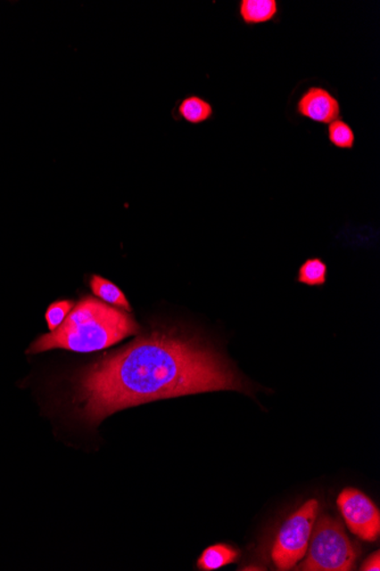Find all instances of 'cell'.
<instances>
[{"instance_id":"9","label":"cell","mask_w":380,"mask_h":571,"mask_svg":"<svg viewBox=\"0 0 380 571\" xmlns=\"http://www.w3.org/2000/svg\"><path fill=\"white\" fill-rule=\"evenodd\" d=\"M239 558L238 550L228 544H216L206 549L197 561L201 570L211 571L234 564Z\"/></svg>"},{"instance_id":"13","label":"cell","mask_w":380,"mask_h":571,"mask_svg":"<svg viewBox=\"0 0 380 571\" xmlns=\"http://www.w3.org/2000/svg\"><path fill=\"white\" fill-rule=\"evenodd\" d=\"M74 303L72 302H69V300H62V302H53L51 306L48 307L46 311L47 326L49 331L56 330L57 327L61 326L62 323L64 322V319L68 318L70 311L73 310Z\"/></svg>"},{"instance_id":"8","label":"cell","mask_w":380,"mask_h":571,"mask_svg":"<svg viewBox=\"0 0 380 571\" xmlns=\"http://www.w3.org/2000/svg\"><path fill=\"white\" fill-rule=\"evenodd\" d=\"M276 0H242L238 5L239 18L247 26H258L271 22L278 15Z\"/></svg>"},{"instance_id":"12","label":"cell","mask_w":380,"mask_h":571,"mask_svg":"<svg viewBox=\"0 0 380 571\" xmlns=\"http://www.w3.org/2000/svg\"><path fill=\"white\" fill-rule=\"evenodd\" d=\"M330 144L337 149L352 150L355 145V134L352 127L341 118L330 122L327 128Z\"/></svg>"},{"instance_id":"14","label":"cell","mask_w":380,"mask_h":571,"mask_svg":"<svg viewBox=\"0 0 380 571\" xmlns=\"http://www.w3.org/2000/svg\"><path fill=\"white\" fill-rule=\"evenodd\" d=\"M361 570L363 571H379L380 570V553L379 551L375 554H371L369 558L367 559L366 562H363L361 566Z\"/></svg>"},{"instance_id":"10","label":"cell","mask_w":380,"mask_h":571,"mask_svg":"<svg viewBox=\"0 0 380 571\" xmlns=\"http://www.w3.org/2000/svg\"><path fill=\"white\" fill-rule=\"evenodd\" d=\"M90 286H92L93 293L98 298H101L103 302L109 303V305L122 308L127 311H131L130 303L128 302L125 294L113 283L98 277V275H94L92 281H90Z\"/></svg>"},{"instance_id":"11","label":"cell","mask_w":380,"mask_h":571,"mask_svg":"<svg viewBox=\"0 0 380 571\" xmlns=\"http://www.w3.org/2000/svg\"><path fill=\"white\" fill-rule=\"evenodd\" d=\"M297 281L310 286H321L327 281V265L320 258L308 259L300 267Z\"/></svg>"},{"instance_id":"7","label":"cell","mask_w":380,"mask_h":571,"mask_svg":"<svg viewBox=\"0 0 380 571\" xmlns=\"http://www.w3.org/2000/svg\"><path fill=\"white\" fill-rule=\"evenodd\" d=\"M214 116V109L204 97L189 94L177 102L172 110V117L177 121H184L188 125L198 126L208 122Z\"/></svg>"},{"instance_id":"2","label":"cell","mask_w":380,"mask_h":571,"mask_svg":"<svg viewBox=\"0 0 380 571\" xmlns=\"http://www.w3.org/2000/svg\"><path fill=\"white\" fill-rule=\"evenodd\" d=\"M138 332L139 326L129 314L87 297L73 307L56 330L33 341L27 354H40L53 349L93 352L113 346Z\"/></svg>"},{"instance_id":"3","label":"cell","mask_w":380,"mask_h":571,"mask_svg":"<svg viewBox=\"0 0 380 571\" xmlns=\"http://www.w3.org/2000/svg\"><path fill=\"white\" fill-rule=\"evenodd\" d=\"M308 556L299 569L305 571L352 570L357 552L340 521L322 516L316 521Z\"/></svg>"},{"instance_id":"1","label":"cell","mask_w":380,"mask_h":571,"mask_svg":"<svg viewBox=\"0 0 380 571\" xmlns=\"http://www.w3.org/2000/svg\"><path fill=\"white\" fill-rule=\"evenodd\" d=\"M239 390L220 356L175 330H154L86 368L77 379L81 417L101 422L118 410L187 394Z\"/></svg>"},{"instance_id":"6","label":"cell","mask_w":380,"mask_h":571,"mask_svg":"<svg viewBox=\"0 0 380 571\" xmlns=\"http://www.w3.org/2000/svg\"><path fill=\"white\" fill-rule=\"evenodd\" d=\"M296 112L308 120L328 126L341 117V103L328 89L313 86L302 94Z\"/></svg>"},{"instance_id":"5","label":"cell","mask_w":380,"mask_h":571,"mask_svg":"<svg viewBox=\"0 0 380 571\" xmlns=\"http://www.w3.org/2000/svg\"><path fill=\"white\" fill-rule=\"evenodd\" d=\"M337 505L351 532L363 541L378 540L379 509L369 497L355 488H345L337 497Z\"/></svg>"},{"instance_id":"4","label":"cell","mask_w":380,"mask_h":571,"mask_svg":"<svg viewBox=\"0 0 380 571\" xmlns=\"http://www.w3.org/2000/svg\"><path fill=\"white\" fill-rule=\"evenodd\" d=\"M319 508L318 500H309L285 521L272 549V560L277 568H294L307 556Z\"/></svg>"}]
</instances>
